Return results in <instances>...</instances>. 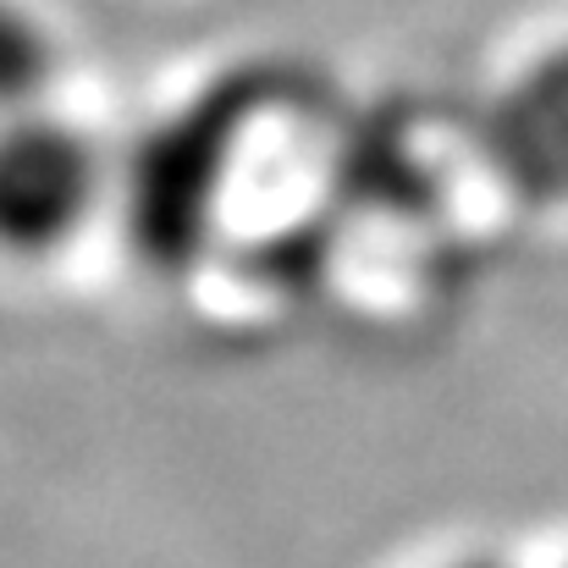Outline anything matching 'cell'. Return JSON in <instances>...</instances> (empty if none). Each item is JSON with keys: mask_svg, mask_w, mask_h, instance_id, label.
<instances>
[{"mask_svg": "<svg viewBox=\"0 0 568 568\" xmlns=\"http://www.w3.org/2000/svg\"><path fill=\"white\" fill-rule=\"evenodd\" d=\"M105 193V155L94 133L55 111L0 116V248L39 260L67 248Z\"/></svg>", "mask_w": 568, "mask_h": 568, "instance_id": "1", "label": "cell"}, {"mask_svg": "<svg viewBox=\"0 0 568 568\" xmlns=\"http://www.w3.org/2000/svg\"><path fill=\"white\" fill-rule=\"evenodd\" d=\"M519 172L541 189L568 193V50L552 55L514 100Z\"/></svg>", "mask_w": 568, "mask_h": 568, "instance_id": "2", "label": "cell"}, {"mask_svg": "<svg viewBox=\"0 0 568 568\" xmlns=\"http://www.w3.org/2000/svg\"><path fill=\"white\" fill-rule=\"evenodd\" d=\"M50 67H55V50H50L44 28L28 11L0 0V116L39 105Z\"/></svg>", "mask_w": 568, "mask_h": 568, "instance_id": "3", "label": "cell"}, {"mask_svg": "<svg viewBox=\"0 0 568 568\" xmlns=\"http://www.w3.org/2000/svg\"><path fill=\"white\" fill-rule=\"evenodd\" d=\"M442 568H508L503 558H491V552H469V558H458V564H442Z\"/></svg>", "mask_w": 568, "mask_h": 568, "instance_id": "4", "label": "cell"}]
</instances>
